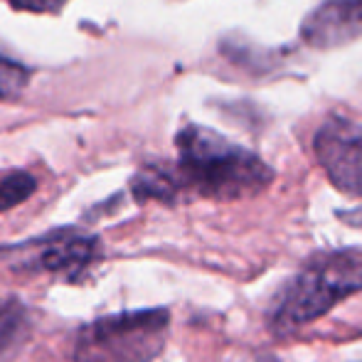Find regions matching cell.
I'll use <instances>...</instances> for the list:
<instances>
[{
  "label": "cell",
  "mask_w": 362,
  "mask_h": 362,
  "mask_svg": "<svg viewBox=\"0 0 362 362\" xmlns=\"http://www.w3.org/2000/svg\"><path fill=\"white\" fill-rule=\"evenodd\" d=\"M362 291V257L348 249L318 252L288 276L272 296L267 328L276 338H288L323 318L340 300Z\"/></svg>",
  "instance_id": "2"
},
{
  "label": "cell",
  "mask_w": 362,
  "mask_h": 362,
  "mask_svg": "<svg viewBox=\"0 0 362 362\" xmlns=\"http://www.w3.org/2000/svg\"><path fill=\"white\" fill-rule=\"evenodd\" d=\"M10 267L28 274H52L79 281L101 259L99 237L79 227H62L5 249Z\"/></svg>",
  "instance_id": "4"
},
{
  "label": "cell",
  "mask_w": 362,
  "mask_h": 362,
  "mask_svg": "<svg viewBox=\"0 0 362 362\" xmlns=\"http://www.w3.org/2000/svg\"><path fill=\"white\" fill-rule=\"evenodd\" d=\"M257 362H281L276 358V355H262V358H259Z\"/></svg>",
  "instance_id": "12"
},
{
  "label": "cell",
  "mask_w": 362,
  "mask_h": 362,
  "mask_svg": "<svg viewBox=\"0 0 362 362\" xmlns=\"http://www.w3.org/2000/svg\"><path fill=\"white\" fill-rule=\"evenodd\" d=\"M168 328L165 308L104 315L79 330L74 362H153L165 348Z\"/></svg>",
  "instance_id": "3"
},
{
  "label": "cell",
  "mask_w": 362,
  "mask_h": 362,
  "mask_svg": "<svg viewBox=\"0 0 362 362\" xmlns=\"http://www.w3.org/2000/svg\"><path fill=\"white\" fill-rule=\"evenodd\" d=\"M28 81H30V72L23 64L0 57V101L18 96L28 86Z\"/></svg>",
  "instance_id": "10"
},
{
  "label": "cell",
  "mask_w": 362,
  "mask_h": 362,
  "mask_svg": "<svg viewBox=\"0 0 362 362\" xmlns=\"http://www.w3.org/2000/svg\"><path fill=\"white\" fill-rule=\"evenodd\" d=\"M15 10H28V13H57L67 0H8Z\"/></svg>",
  "instance_id": "11"
},
{
  "label": "cell",
  "mask_w": 362,
  "mask_h": 362,
  "mask_svg": "<svg viewBox=\"0 0 362 362\" xmlns=\"http://www.w3.org/2000/svg\"><path fill=\"white\" fill-rule=\"evenodd\" d=\"M131 190H134V197L139 202L146 200H160L165 205H173L180 195V180H177L175 173L165 170V168H144L134 175L131 180Z\"/></svg>",
  "instance_id": "7"
},
{
  "label": "cell",
  "mask_w": 362,
  "mask_h": 362,
  "mask_svg": "<svg viewBox=\"0 0 362 362\" xmlns=\"http://www.w3.org/2000/svg\"><path fill=\"white\" fill-rule=\"evenodd\" d=\"M175 148L180 187L207 200H247L262 195L274 182L272 165L257 153L205 126H182L175 136Z\"/></svg>",
  "instance_id": "1"
},
{
  "label": "cell",
  "mask_w": 362,
  "mask_h": 362,
  "mask_svg": "<svg viewBox=\"0 0 362 362\" xmlns=\"http://www.w3.org/2000/svg\"><path fill=\"white\" fill-rule=\"evenodd\" d=\"M313 153L335 190L362 197V124L330 116L315 134Z\"/></svg>",
  "instance_id": "5"
},
{
  "label": "cell",
  "mask_w": 362,
  "mask_h": 362,
  "mask_svg": "<svg viewBox=\"0 0 362 362\" xmlns=\"http://www.w3.org/2000/svg\"><path fill=\"white\" fill-rule=\"evenodd\" d=\"M37 190V180L25 170H10L0 175V212H8L33 197Z\"/></svg>",
  "instance_id": "9"
},
{
  "label": "cell",
  "mask_w": 362,
  "mask_h": 362,
  "mask_svg": "<svg viewBox=\"0 0 362 362\" xmlns=\"http://www.w3.org/2000/svg\"><path fill=\"white\" fill-rule=\"evenodd\" d=\"M360 37L362 0H323L300 25V40L313 49H338Z\"/></svg>",
  "instance_id": "6"
},
{
  "label": "cell",
  "mask_w": 362,
  "mask_h": 362,
  "mask_svg": "<svg viewBox=\"0 0 362 362\" xmlns=\"http://www.w3.org/2000/svg\"><path fill=\"white\" fill-rule=\"evenodd\" d=\"M30 330V313L18 298H0V358L23 343Z\"/></svg>",
  "instance_id": "8"
}]
</instances>
